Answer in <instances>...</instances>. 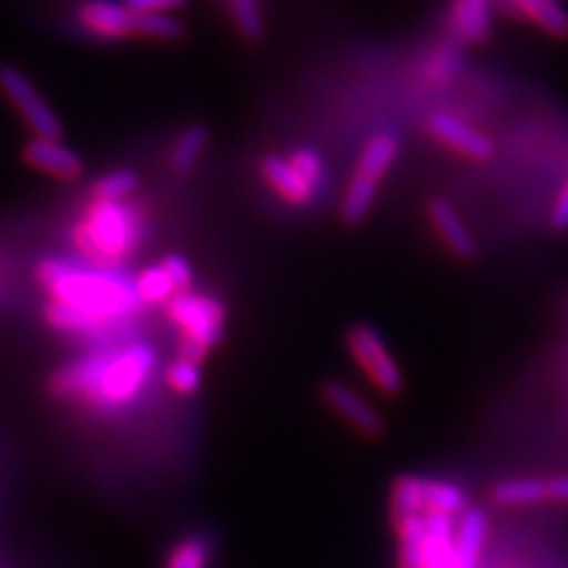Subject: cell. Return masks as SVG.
<instances>
[{
  "label": "cell",
  "mask_w": 568,
  "mask_h": 568,
  "mask_svg": "<svg viewBox=\"0 0 568 568\" xmlns=\"http://www.w3.org/2000/svg\"><path fill=\"white\" fill-rule=\"evenodd\" d=\"M36 280L48 296L45 323L60 334L100 346L119 344L114 339H123L145 308L131 277L85 261L45 256L36 263Z\"/></svg>",
  "instance_id": "obj_1"
},
{
  "label": "cell",
  "mask_w": 568,
  "mask_h": 568,
  "mask_svg": "<svg viewBox=\"0 0 568 568\" xmlns=\"http://www.w3.org/2000/svg\"><path fill=\"white\" fill-rule=\"evenodd\" d=\"M156 367L159 355L150 342L126 339L64 363L52 372L48 388L55 398L88 413L116 415L148 396Z\"/></svg>",
  "instance_id": "obj_2"
},
{
  "label": "cell",
  "mask_w": 568,
  "mask_h": 568,
  "mask_svg": "<svg viewBox=\"0 0 568 568\" xmlns=\"http://www.w3.org/2000/svg\"><path fill=\"white\" fill-rule=\"evenodd\" d=\"M145 235L148 223L129 200H93L71 227V242L81 258L110 271H121L145 242Z\"/></svg>",
  "instance_id": "obj_3"
},
{
  "label": "cell",
  "mask_w": 568,
  "mask_h": 568,
  "mask_svg": "<svg viewBox=\"0 0 568 568\" xmlns=\"http://www.w3.org/2000/svg\"><path fill=\"white\" fill-rule=\"evenodd\" d=\"M169 323L178 332V355L202 365L216 348L225 332L227 311L216 296L200 292H183L164 306Z\"/></svg>",
  "instance_id": "obj_4"
},
{
  "label": "cell",
  "mask_w": 568,
  "mask_h": 568,
  "mask_svg": "<svg viewBox=\"0 0 568 568\" xmlns=\"http://www.w3.org/2000/svg\"><path fill=\"white\" fill-rule=\"evenodd\" d=\"M0 93L12 104V110L22 116V121L33 133V138H55L62 140V123L45 98L36 91L22 69L12 64L0 67Z\"/></svg>",
  "instance_id": "obj_5"
},
{
  "label": "cell",
  "mask_w": 568,
  "mask_h": 568,
  "mask_svg": "<svg viewBox=\"0 0 568 568\" xmlns=\"http://www.w3.org/2000/svg\"><path fill=\"white\" fill-rule=\"evenodd\" d=\"M346 342L355 363L365 369L369 382L375 384L384 396H398L405 386V379L400 365L396 363V358L390 355L384 342V336L372 325L361 323L348 332Z\"/></svg>",
  "instance_id": "obj_6"
},
{
  "label": "cell",
  "mask_w": 568,
  "mask_h": 568,
  "mask_svg": "<svg viewBox=\"0 0 568 568\" xmlns=\"http://www.w3.org/2000/svg\"><path fill=\"white\" fill-rule=\"evenodd\" d=\"M77 24L98 41H126L138 36V14L123 0H83L77 8Z\"/></svg>",
  "instance_id": "obj_7"
},
{
  "label": "cell",
  "mask_w": 568,
  "mask_h": 568,
  "mask_svg": "<svg viewBox=\"0 0 568 568\" xmlns=\"http://www.w3.org/2000/svg\"><path fill=\"white\" fill-rule=\"evenodd\" d=\"M323 398L339 415L344 422H348L355 432L367 438H379L386 432V424L382 415L372 407L361 394L342 382H327L323 386Z\"/></svg>",
  "instance_id": "obj_8"
},
{
  "label": "cell",
  "mask_w": 568,
  "mask_h": 568,
  "mask_svg": "<svg viewBox=\"0 0 568 568\" xmlns=\"http://www.w3.org/2000/svg\"><path fill=\"white\" fill-rule=\"evenodd\" d=\"M22 156L31 169L55 178V181L71 183L83 173L81 156L71 148H67L62 140H55V138L29 140L22 150Z\"/></svg>",
  "instance_id": "obj_9"
},
{
  "label": "cell",
  "mask_w": 568,
  "mask_h": 568,
  "mask_svg": "<svg viewBox=\"0 0 568 568\" xmlns=\"http://www.w3.org/2000/svg\"><path fill=\"white\" fill-rule=\"evenodd\" d=\"M429 131L446 145L459 150L462 154H467L471 159H486L493 152L490 140L478 133L476 129H471L469 123H465L462 119L448 114V112H436L426 121Z\"/></svg>",
  "instance_id": "obj_10"
},
{
  "label": "cell",
  "mask_w": 568,
  "mask_h": 568,
  "mask_svg": "<svg viewBox=\"0 0 568 568\" xmlns=\"http://www.w3.org/2000/svg\"><path fill=\"white\" fill-rule=\"evenodd\" d=\"M261 175L265 178V183L290 204H308L315 197V190L306 183V178L292 166L290 159L268 154L261 162Z\"/></svg>",
  "instance_id": "obj_11"
},
{
  "label": "cell",
  "mask_w": 568,
  "mask_h": 568,
  "mask_svg": "<svg viewBox=\"0 0 568 568\" xmlns=\"http://www.w3.org/2000/svg\"><path fill=\"white\" fill-rule=\"evenodd\" d=\"M424 568H455V517L426 511Z\"/></svg>",
  "instance_id": "obj_12"
},
{
  "label": "cell",
  "mask_w": 568,
  "mask_h": 568,
  "mask_svg": "<svg viewBox=\"0 0 568 568\" xmlns=\"http://www.w3.org/2000/svg\"><path fill=\"white\" fill-rule=\"evenodd\" d=\"M488 538V517L484 509H467L455 528V568H476Z\"/></svg>",
  "instance_id": "obj_13"
},
{
  "label": "cell",
  "mask_w": 568,
  "mask_h": 568,
  "mask_svg": "<svg viewBox=\"0 0 568 568\" xmlns=\"http://www.w3.org/2000/svg\"><path fill=\"white\" fill-rule=\"evenodd\" d=\"M429 216L436 227L440 240L446 242L450 252L459 258H474L476 256V242L467 230L465 221L459 219V213L446 202V200H434L429 204Z\"/></svg>",
  "instance_id": "obj_14"
},
{
  "label": "cell",
  "mask_w": 568,
  "mask_h": 568,
  "mask_svg": "<svg viewBox=\"0 0 568 568\" xmlns=\"http://www.w3.org/2000/svg\"><path fill=\"white\" fill-rule=\"evenodd\" d=\"M493 0H455L453 29L462 41L484 43L493 33Z\"/></svg>",
  "instance_id": "obj_15"
},
{
  "label": "cell",
  "mask_w": 568,
  "mask_h": 568,
  "mask_svg": "<svg viewBox=\"0 0 568 568\" xmlns=\"http://www.w3.org/2000/svg\"><path fill=\"white\" fill-rule=\"evenodd\" d=\"M511 3L519 12V20H530L557 39H568V10L559 0H511Z\"/></svg>",
  "instance_id": "obj_16"
},
{
  "label": "cell",
  "mask_w": 568,
  "mask_h": 568,
  "mask_svg": "<svg viewBox=\"0 0 568 568\" xmlns=\"http://www.w3.org/2000/svg\"><path fill=\"white\" fill-rule=\"evenodd\" d=\"M135 294L140 298L142 306H156V308H164L173 296H178L175 282L171 280V275L166 273V268L162 265V261L148 265V268H142L135 277Z\"/></svg>",
  "instance_id": "obj_17"
},
{
  "label": "cell",
  "mask_w": 568,
  "mask_h": 568,
  "mask_svg": "<svg viewBox=\"0 0 568 568\" xmlns=\"http://www.w3.org/2000/svg\"><path fill=\"white\" fill-rule=\"evenodd\" d=\"M398 521V568H424V545H426V519L405 517Z\"/></svg>",
  "instance_id": "obj_18"
},
{
  "label": "cell",
  "mask_w": 568,
  "mask_h": 568,
  "mask_svg": "<svg viewBox=\"0 0 568 568\" xmlns=\"http://www.w3.org/2000/svg\"><path fill=\"white\" fill-rule=\"evenodd\" d=\"M493 500L500 507H528L547 500V484L538 478H507L493 486Z\"/></svg>",
  "instance_id": "obj_19"
},
{
  "label": "cell",
  "mask_w": 568,
  "mask_h": 568,
  "mask_svg": "<svg viewBox=\"0 0 568 568\" xmlns=\"http://www.w3.org/2000/svg\"><path fill=\"white\" fill-rule=\"evenodd\" d=\"M213 542L204 532H192L178 540L166 555L164 568H211Z\"/></svg>",
  "instance_id": "obj_20"
},
{
  "label": "cell",
  "mask_w": 568,
  "mask_h": 568,
  "mask_svg": "<svg viewBox=\"0 0 568 568\" xmlns=\"http://www.w3.org/2000/svg\"><path fill=\"white\" fill-rule=\"evenodd\" d=\"M467 493L462 486L440 481V478H424V509L426 511H443L457 517V514H465L469 507Z\"/></svg>",
  "instance_id": "obj_21"
},
{
  "label": "cell",
  "mask_w": 568,
  "mask_h": 568,
  "mask_svg": "<svg viewBox=\"0 0 568 568\" xmlns=\"http://www.w3.org/2000/svg\"><path fill=\"white\" fill-rule=\"evenodd\" d=\"M209 145V129L202 126V123H194V126H187L178 140L173 142L171 150V169L175 173H187L194 169V164L200 162L204 150Z\"/></svg>",
  "instance_id": "obj_22"
},
{
  "label": "cell",
  "mask_w": 568,
  "mask_h": 568,
  "mask_svg": "<svg viewBox=\"0 0 568 568\" xmlns=\"http://www.w3.org/2000/svg\"><path fill=\"white\" fill-rule=\"evenodd\" d=\"M398 154V140L390 133H379L367 142V148L361 156L358 173L372 178V181H382L386 171L394 164V159Z\"/></svg>",
  "instance_id": "obj_23"
},
{
  "label": "cell",
  "mask_w": 568,
  "mask_h": 568,
  "mask_svg": "<svg viewBox=\"0 0 568 568\" xmlns=\"http://www.w3.org/2000/svg\"><path fill=\"white\" fill-rule=\"evenodd\" d=\"M377 197V181H372L367 175L355 173L351 181L346 194H344V204H342V216L346 223H361L372 204H375Z\"/></svg>",
  "instance_id": "obj_24"
},
{
  "label": "cell",
  "mask_w": 568,
  "mask_h": 568,
  "mask_svg": "<svg viewBox=\"0 0 568 568\" xmlns=\"http://www.w3.org/2000/svg\"><path fill=\"white\" fill-rule=\"evenodd\" d=\"M390 507H394L396 519L417 517L424 509V478L405 474L396 478L394 493H390Z\"/></svg>",
  "instance_id": "obj_25"
},
{
  "label": "cell",
  "mask_w": 568,
  "mask_h": 568,
  "mask_svg": "<svg viewBox=\"0 0 568 568\" xmlns=\"http://www.w3.org/2000/svg\"><path fill=\"white\" fill-rule=\"evenodd\" d=\"M185 24L173 14H138V39L175 43L185 39Z\"/></svg>",
  "instance_id": "obj_26"
},
{
  "label": "cell",
  "mask_w": 568,
  "mask_h": 568,
  "mask_svg": "<svg viewBox=\"0 0 568 568\" xmlns=\"http://www.w3.org/2000/svg\"><path fill=\"white\" fill-rule=\"evenodd\" d=\"M138 175L131 169H119L100 175L93 185V200L102 202H121L129 200L131 194L138 190Z\"/></svg>",
  "instance_id": "obj_27"
},
{
  "label": "cell",
  "mask_w": 568,
  "mask_h": 568,
  "mask_svg": "<svg viewBox=\"0 0 568 568\" xmlns=\"http://www.w3.org/2000/svg\"><path fill=\"white\" fill-rule=\"evenodd\" d=\"M230 17H233V24L244 36L246 41H261L263 39V14L258 0H227Z\"/></svg>",
  "instance_id": "obj_28"
},
{
  "label": "cell",
  "mask_w": 568,
  "mask_h": 568,
  "mask_svg": "<svg viewBox=\"0 0 568 568\" xmlns=\"http://www.w3.org/2000/svg\"><path fill=\"white\" fill-rule=\"evenodd\" d=\"M164 379L175 396H194L202 386V369L197 363L185 361V358H175L164 369Z\"/></svg>",
  "instance_id": "obj_29"
},
{
  "label": "cell",
  "mask_w": 568,
  "mask_h": 568,
  "mask_svg": "<svg viewBox=\"0 0 568 568\" xmlns=\"http://www.w3.org/2000/svg\"><path fill=\"white\" fill-rule=\"evenodd\" d=\"M290 162H292V166H294L301 175L306 178V183H308L315 192L325 190V185H327V171H325L323 156H320L315 150L301 148V150H296V152L290 156Z\"/></svg>",
  "instance_id": "obj_30"
},
{
  "label": "cell",
  "mask_w": 568,
  "mask_h": 568,
  "mask_svg": "<svg viewBox=\"0 0 568 568\" xmlns=\"http://www.w3.org/2000/svg\"><path fill=\"white\" fill-rule=\"evenodd\" d=\"M459 67H462L459 50L453 45H446L436 52V55L429 60V64H426V77L432 81H446L457 74Z\"/></svg>",
  "instance_id": "obj_31"
},
{
  "label": "cell",
  "mask_w": 568,
  "mask_h": 568,
  "mask_svg": "<svg viewBox=\"0 0 568 568\" xmlns=\"http://www.w3.org/2000/svg\"><path fill=\"white\" fill-rule=\"evenodd\" d=\"M162 265L166 268V273L171 275V280L175 282L178 292H192V282H194V275H192V265L181 256V254H169L162 258Z\"/></svg>",
  "instance_id": "obj_32"
},
{
  "label": "cell",
  "mask_w": 568,
  "mask_h": 568,
  "mask_svg": "<svg viewBox=\"0 0 568 568\" xmlns=\"http://www.w3.org/2000/svg\"><path fill=\"white\" fill-rule=\"evenodd\" d=\"M135 14H173L187 6V0H123Z\"/></svg>",
  "instance_id": "obj_33"
},
{
  "label": "cell",
  "mask_w": 568,
  "mask_h": 568,
  "mask_svg": "<svg viewBox=\"0 0 568 568\" xmlns=\"http://www.w3.org/2000/svg\"><path fill=\"white\" fill-rule=\"evenodd\" d=\"M552 227L557 230V233H566L568 230V181L564 183L559 197L555 202V209H552Z\"/></svg>",
  "instance_id": "obj_34"
},
{
  "label": "cell",
  "mask_w": 568,
  "mask_h": 568,
  "mask_svg": "<svg viewBox=\"0 0 568 568\" xmlns=\"http://www.w3.org/2000/svg\"><path fill=\"white\" fill-rule=\"evenodd\" d=\"M547 500L568 505V474L549 478V481H547Z\"/></svg>",
  "instance_id": "obj_35"
}]
</instances>
